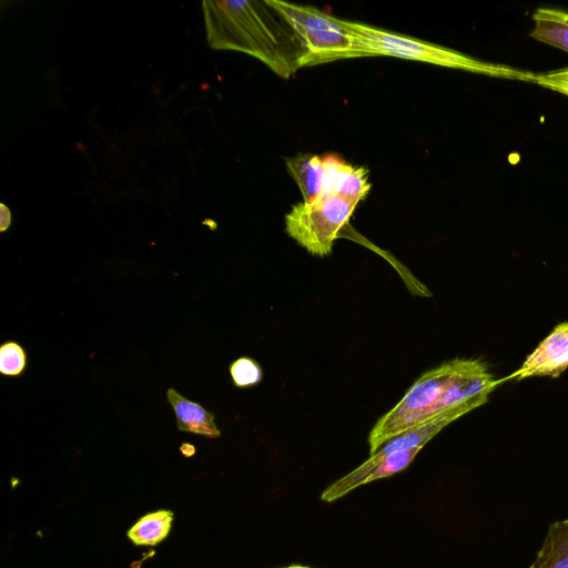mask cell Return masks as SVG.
<instances>
[{"label": "cell", "instance_id": "ac0fdd59", "mask_svg": "<svg viewBox=\"0 0 568 568\" xmlns=\"http://www.w3.org/2000/svg\"><path fill=\"white\" fill-rule=\"evenodd\" d=\"M11 224L10 210L1 203L0 205V231L4 232Z\"/></svg>", "mask_w": 568, "mask_h": 568}, {"label": "cell", "instance_id": "e0dca14e", "mask_svg": "<svg viewBox=\"0 0 568 568\" xmlns=\"http://www.w3.org/2000/svg\"><path fill=\"white\" fill-rule=\"evenodd\" d=\"M531 82L568 95V68L547 73H532Z\"/></svg>", "mask_w": 568, "mask_h": 568}, {"label": "cell", "instance_id": "30bf717a", "mask_svg": "<svg viewBox=\"0 0 568 568\" xmlns=\"http://www.w3.org/2000/svg\"><path fill=\"white\" fill-rule=\"evenodd\" d=\"M286 170L300 187L303 202H314L323 192L326 168L323 156L300 153L285 160Z\"/></svg>", "mask_w": 568, "mask_h": 568}, {"label": "cell", "instance_id": "8fae6325", "mask_svg": "<svg viewBox=\"0 0 568 568\" xmlns=\"http://www.w3.org/2000/svg\"><path fill=\"white\" fill-rule=\"evenodd\" d=\"M528 568H568V517L548 526L544 541Z\"/></svg>", "mask_w": 568, "mask_h": 568}, {"label": "cell", "instance_id": "9a60e30c", "mask_svg": "<svg viewBox=\"0 0 568 568\" xmlns=\"http://www.w3.org/2000/svg\"><path fill=\"white\" fill-rule=\"evenodd\" d=\"M232 382L236 387L245 388L257 385L263 377L262 367L251 357H240L230 365Z\"/></svg>", "mask_w": 568, "mask_h": 568}, {"label": "cell", "instance_id": "7a4b0ae2", "mask_svg": "<svg viewBox=\"0 0 568 568\" xmlns=\"http://www.w3.org/2000/svg\"><path fill=\"white\" fill-rule=\"evenodd\" d=\"M202 7L211 48L251 54L283 79L302 68L293 31L267 0L203 1Z\"/></svg>", "mask_w": 568, "mask_h": 568}, {"label": "cell", "instance_id": "ffe728a7", "mask_svg": "<svg viewBox=\"0 0 568 568\" xmlns=\"http://www.w3.org/2000/svg\"><path fill=\"white\" fill-rule=\"evenodd\" d=\"M283 568H312V567H307V566H300V565H293V566L283 567Z\"/></svg>", "mask_w": 568, "mask_h": 568}, {"label": "cell", "instance_id": "6da1fadb", "mask_svg": "<svg viewBox=\"0 0 568 568\" xmlns=\"http://www.w3.org/2000/svg\"><path fill=\"white\" fill-rule=\"evenodd\" d=\"M508 378L493 379L478 359L456 358L425 372L403 398L374 425L368 435L369 454L406 432L426 425L450 408L490 394Z\"/></svg>", "mask_w": 568, "mask_h": 568}, {"label": "cell", "instance_id": "4fadbf2b", "mask_svg": "<svg viewBox=\"0 0 568 568\" xmlns=\"http://www.w3.org/2000/svg\"><path fill=\"white\" fill-rule=\"evenodd\" d=\"M173 513L160 509L142 516L129 530V539L136 546H155L170 534Z\"/></svg>", "mask_w": 568, "mask_h": 568}, {"label": "cell", "instance_id": "8992f818", "mask_svg": "<svg viewBox=\"0 0 568 568\" xmlns=\"http://www.w3.org/2000/svg\"><path fill=\"white\" fill-rule=\"evenodd\" d=\"M488 395L489 394H483L474 397L454 408L448 409L426 425L392 438L375 454L371 455V457L361 466L327 486L321 494V500L325 503H333L344 497L355 488L362 486L365 477L389 455L400 450H409L415 447H424L425 444L445 426L466 413L487 403Z\"/></svg>", "mask_w": 568, "mask_h": 568}, {"label": "cell", "instance_id": "3957f363", "mask_svg": "<svg viewBox=\"0 0 568 568\" xmlns=\"http://www.w3.org/2000/svg\"><path fill=\"white\" fill-rule=\"evenodd\" d=\"M356 34L357 57H396L494 78L531 82V72L486 62L459 51L394 33L362 22L348 21Z\"/></svg>", "mask_w": 568, "mask_h": 568}, {"label": "cell", "instance_id": "ba28073f", "mask_svg": "<svg viewBox=\"0 0 568 568\" xmlns=\"http://www.w3.org/2000/svg\"><path fill=\"white\" fill-rule=\"evenodd\" d=\"M323 160L326 180L320 196L341 197L355 205L367 196L371 183L365 168L354 166L332 153L323 155Z\"/></svg>", "mask_w": 568, "mask_h": 568}, {"label": "cell", "instance_id": "52a82bcc", "mask_svg": "<svg viewBox=\"0 0 568 568\" xmlns=\"http://www.w3.org/2000/svg\"><path fill=\"white\" fill-rule=\"evenodd\" d=\"M568 368V322L551 333L527 356L521 366L507 378L521 381L532 376L558 377Z\"/></svg>", "mask_w": 568, "mask_h": 568}, {"label": "cell", "instance_id": "2e32d148", "mask_svg": "<svg viewBox=\"0 0 568 568\" xmlns=\"http://www.w3.org/2000/svg\"><path fill=\"white\" fill-rule=\"evenodd\" d=\"M27 364V355L23 347L12 341L6 342L0 347V372L6 376L20 375Z\"/></svg>", "mask_w": 568, "mask_h": 568}, {"label": "cell", "instance_id": "d6986e66", "mask_svg": "<svg viewBox=\"0 0 568 568\" xmlns=\"http://www.w3.org/2000/svg\"><path fill=\"white\" fill-rule=\"evenodd\" d=\"M181 452L184 456L190 457L195 453V447L190 444H183L181 446Z\"/></svg>", "mask_w": 568, "mask_h": 568}, {"label": "cell", "instance_id": "7c38bea8", "mask_svg": "<svg viewBox=\"0 0 568 568\" xmlns=\"http://www.w3.org/2000/svg\"><path fill=\"white\" fill-rule=\"evenodd\" d=\"M535 23L530 37L568 52V22L565 11L539 8L532 14Z\"/></svg>", "mask_w": 568, "mask_h": 568}, {"label": "cell", "instance_id": "44dd1931", "mask_svg": "<svg viewBox=\"0 0 568 568\" xmlns=\"http://www.w3.org/2000/svg\"><path fill=\"white\" fill-rule=\"evenodd\" d=\"M565 19L568 22V12H565Z\"/></svg>", "mask_w": 568, "mask_h": 568}, {"label": "cell", "instance_id": "5b68a950", "mask_svg": "<svg viewBox=\"0 0 568 568\" xmlns=\"http://www.w3.org/2000/svg\"><path fill=\"white\" fill-rule=\"evenodd\" d=\"M355 207V204L333 196L297 203L285 215V231L310 254L324 257L332 253L335 240Z\"/></svg>", "mask_w": 568, "mask_h": 568}, {"label": "cell", "instance_id": "277c9868", "mask_svg": "<svg viewBox=\"0 0 568 568\" xmlns=\"http://www.w3.org/2000/svg\"><path fill=\"white\" fill-rule=\"evenodd\" d=\"M267 1L293 31L302 50V67L357 57V39L348 20L307 6Z\"/></svg>", "mask_w": 568, "mask_h": 568}, {"label": "cell", "instance_id": "5bb4252c", "mask_svg": "<svg viewBox=\"0 0 568 568\" xmlns=\"http://www.w3.org/2000/svg\"><path fill=\"white\" fill-rule=\"evenodd\" d=\"M422 448L423 447H415L409 450H400L389 455L365 477L363 485L403 471L409 466Z\"/></svg>", "mask_w": 568, "mask_h": 568}, {"label": "cell", "instance_id": "9c48e42d", "mask_svg": "<svg viewBox=\"0 0 568 568\" xmlns=\"http://www.w3.org/2000/svg\"><path fill=\"white\" fill-rule=\"evenodd\" d=\"M166 398L171 404L176 426L180 432L192 433L207 438H217L221 432L215 424L213 413L206 410L202 405L183 397L173 388L166 390Z\"/></svg>", "mask_w": 568, "mask_h": 568}]
</instances>
